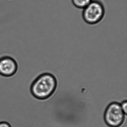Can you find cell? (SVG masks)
<instances>
[{"label": "cell", "instance_id": "obj_7", "mask_svg": "<svg viewBox=\"0 0 127 127\" xmlns=\"http://www.w3.org/2000/svg\"><path fill=\"white\" fill-rule=\"evenodd\" d=\"M0 127H12L9 123L5 121L0 122Z\"/></svg>", "mask_w": 127, "mask_h": 127}, {"label": "cell", "instance_id": "obj_5", "mask_svg": "<svg viewBox=\"0 0 127 127\" xmlns=\"http://www.w3.org/2000/svg\"><path fill=\"white\" fill-rule=\"evenodd\" d=\"M73 5L77 8L84 9L92 0H71Z\"/></svg>", "mask_w": 127, "mask_h": 127}, {"label": "cell", "instance_id": "obj_2", "mask_svg": "<svg viewBox=\"0 0 127 127\" xmlns=\"http://www.w3.org/2000/svg\"><path fill=\"white\" fill-rule=\"evenodd\" d=\"M105 9L101 0H92L83 9L82 17L84 21L88 24L94 25L100 23L105 15Z\"/></svg>", "mask_w": 127, "mask_h": 127}, {"label": "cell", "instance_id": "obj_3", "mask_svg": "<svg viewBox=\"0 0 127 127\" xmlns=\"http://www.w3.org/2000/svg\"><path fill=\"white\" fill-rule=\"evenodd\" d=\"M103 117L105 122L110 127H120L127 119L120 103L117 102H113L108 105Z\"/></svg>", "mask_w": 127, "mask_h": 127}, {"label": "cell", "instance_id": "obj_1", "mask_svg": "<svg viewBox=\"0 0 127 127\" xmlns=\"http://www.w3.org/2000/svg\"><path fill=\"white\" fill-rule=\"evenodd\" d=\"M58 81L52 73L44 72L39 75L30 86L32 95L37 99L44 100L51 97L56 90Z\"/></svg>", "mask_w": 127, "mask_h": 127}, {"label": "cell", "instance_id": "obj_6", "mask_svg": "<svg viewBox=\"0 0 127 127\" xmlns=\"http://www.w3.org/2000/svg\"><path fill=\"white\" fill-rule=\"evenodd\" d=\"M121 107L123 110L125 114H126L127 112V100H124L120 103Z\"/></svg>", "mask_w": 127, "mask_h": 127}, {"label": "cell", "instance_id": "obj_4", "mask_svg": "<svg viewBox=\"0 0 127 127\" xmlns=\"http://www.w3.org/2000/svg\"><path fill=\"white\" fill-rule=\"evenodd\" d=\"M18 69L17 62L15 59L9 56L0 58V75L5 77L14 75Z\"/></svg>", "mask_w": 127, "mask_h": 127}]
</instances>
